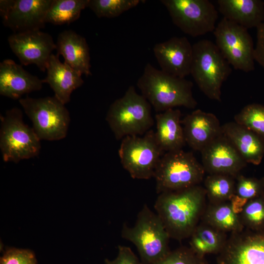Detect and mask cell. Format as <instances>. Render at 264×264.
Returning <instances> with one entry per match:
<instances>
[{"mask_svg":"<svg viewBox=\"0 0 264 264\" xmlns=\"http://www.w3.org/2000/svg\"><path fill=\"white\" fill-rule=\"evenodd\" d=\"M206 198L200 185L158 194L154 208L170 238L181 241L191 236L201 219Z\"/></svg>","mask_w":264,"mask_h":264,"instance_id":"obj_1","label":"cell"},{"mask_svg":"<svg viewBox=\"0 0 264 264\" xmlns=\"http://www.w3.org/2000/svg\"><path fill=\"white\" fill-rule=\"evenodd\" d=\"M137 86L157 113L176 107L194 109L197 105L191 81L166 73L149 63L138 79Z\"/></svg>","mask_w":264,"mask_h":264,"instance_id":"obj_2","label":"cell"},{"mask_svg":"<svg viewBox=\"0 0 264 264\" xmlns=\"http://www.w3.org/2000/svg\"><path fill=\"white\" fill-rule=\"evenodd\" d=\"M106 120L116 140L142 135L154 124L151 105L133 86L110 105Z\"/></svg>","mask_w":264,"mask_h":264,"instance_id":"obj_3","label":"cell"},{"mask_svg":"<svg viewBox=\"0 0 264 264\" xmlns=\"http://www.w3.org/2000/svg\"><path fill=\"white\" fill-rule=\"evenodd\" d=\"M121 237L137 248L142 264H154L170 251V237L160 219L145 204L133 227L123 224Z\"/></svg>","mask_w":264,"mask_h":264,"instance_id":"obj_4","label":"cell"},{"mask_svg":"<svg viewBox=\"0 0 264 264\" xmlns=\"http://www.w3.org/2000/svg\"><path fill=\"white\" fill-rule=\"evenodd\" d=\"M231 72L230 65L212 41L201 40L193 45L190 74L210 99L221 101L222 84Z\"/></svg>","mask_w":264,"mask_h":264,"instance_id":"obj_5","label":"cell"},{"mask_svg":"<svg viewBox=\"0 0 264 264\" xmlns=\"http://www.w3.org/2000/svg\"><path fill=\"white\" fill-rule=\"evenodd\" d=\"M205 171L192 152L183 149L165 153L160 159L154 178L159 194L199 185Z\"/></svg>","mask_w":264,"mask_h":264,"instance_id":"obj_6","label":"cell"},{"mask_svg":"<svg viewBox=\"0 0 264 264\" xmlns=\"http://www.w3.org/2000/svg\"><path fill=\"white\" fill-rule=\"evenodd\" d=\"M22 117V111L16 107L0 116V149L5 162L18 163L39 154L41 140Z\"/></svg>","mask_w":264,"mask_h":264,"instance_id":"obj_7","label":"cell"},{"mask_svg":"<svg viewBox=\"0 0 264 264\" xmlns=\"http://www.w3.org/2000/svg\"><path fill=\"white\" fill-rule=\"evenodd\" d=\"M19 102L41 140H58L66 137L70 120L69 113L56 97L27 96Z\"/></svg>","mask_w":264,"mask_h":264,"instance_id":"obj_8","label":"cell"},{"mask_svg":"<svg viewBox=\"0 0 264 264\" xmlns=\"http://www.w3.org/2000/svg\"><path fill=\"white\" fill-rule=\"evenodd\" d=\"M118 155L123 167L134 179L154 177L160 158L165 153L158 145L154 132L141 136H127L121 140Z\"/></svg>","mask_w":264,"mask_h":264,"instance_id":"obj_9","label":"cell"},{"mask_svg":"<svg viewBox=\"0 0 264 264\" xmlns=\"http://www.w3.org/2000/svg\"><path fill=\"white\" fill-rule=\"evenodd\" d=\"M213 33L216 45L234 68L245 72L254 70V47L247 29L223 18Z\"/></svg>","mask_w":264,"mask_h":264,"instance_id":"obj_10","label":"cell"},{"mask_svg":"<svg viewBox=\"0 0 264 264\" xmlns=\"http://www.w3.org/2000/svg\"><path fill=\"white\" fill-rule=\"evenodd\" d=\"M173 22L193 37L213 32L218 13L208 0H161Z\"/></svg>","mask_w":264,"mask_h":264,"instance_id":"obj_11","label":"cell"},{"mask_svg":"<svg viewBox=\"0 0 264 264\" xmlns=\"http://www.w3.org/2000/svg\"><path fill=\"white\" fill-rule=\"evenodd\" d=\"M216 264H264V228L231 233Z\"/></svg>","mask_w":264,"mask_h":264,"instance_id":"obj_12","label":"cell"},{"mask_svg":"<svg viewBox=\"0 0 264 264\" xmlns=\"http://www.w3.org/2000/svg\"><path fill=\"white\" fill-rule=\"evenodd\" d=\"M52 0H1L0 14L3 24L15 33L40 30Z\"/></svg>","mask_w":264,"mask_h":264,"instance_id":"obj_13","label":"cell"},{"mask_svg":"<svg viewBox=\"0 0 264 264\" xmlns=\"http://www.w3.org/2000/svg\"><path fill=\"white\" fill-rule=\"evenodd\" d=\"M9 46L22 65L34 64L42 71L56 44L52 37L40 30L16 32L8 38Z\"/></svg>","mask_w":264,"mask_h":264,"instance_id":"obj_14","label":"cell"},{"mask_svg":"<svg viewBox=\"0 0 264 264\" xmlns=\"http://www.w3.org/2000/svg\"><path fill=\"white\" fill-rule=\"evenodd\" d=\"M200 153L201 164L209 175L223 174L236 178L247 164L223 133Z\"/></svg>","mask_w":264,"mask_h":264,"instance_id":"obj_15","label":"cell"},{"mask_svg":"<svg viewBox=\"0 0 264 264\" xmlns=\"http://www.w3.org/2000/svg\"><path fill=\"white\" fill-rule=\"evenodd\" d=\"M154 56L164 72L184 78L190 74L193 59V45L185 37H173L155 44Z\"/></svg>","mask_w":264,"mask_h":264,"instance_id":"obj_16","label":"cell"},{"mask_svg":"<svg viewBox=\"0 0 264 264\" xmlns=\"http://www.w3.org/2000/svg\"><path fill=\"white\" fill-rule=\"evenodd\" d=\"M181 124L186 144L199 152L222 133L217 117L199 109L186 115Z\"/></svg>","mask_w":264,"mask_h":264,"instance_id":"obj_17","label":"cell"},{"mask_svg":"<svg viewBox=\"0 0 264 264\" xmlns=\"http://www.w3.org/2000/svg\"><path fill=\"white\" fill-rule=\"evenodd\" d=\"M42 80L33 75L11 59H5L0 64V94L12 99L39 90L43 87Z\"/></svg>","mask_w":264,"mask_h":264,"instance_id":"obj_18","label":"cell"},{"mask_svg":"<svg viewBox=\"0 0 264 264\" xmlns=\"http://www.w3.org/2000/svg\"><path fill=\"white\" fill-rule=\"evenodd\" d=\"M59 55L52 54L46 67V77L42 80L54 92V96L65 105L70 100L72 91L84 84L81 74L67 64L61 62Z\"/></svg>","mask_w":264,"mask_h":264,"instance_id":"obj_19","label":"cell"},{"mask_svg":"<svg viewBox=\"0 0 264 264\" xmlns=\"http://www.w3.org/2000/svg\"><path fill=\"white\" fill-rule=\"evenodd\" d=\"M56 49L64 62L86 76L91 75L89 49L86 39L72 30H64L57 38Z\"/></svg>","mask_w":264,"mask_h":264,"instance_id":"obj_20","label":"cell"},{"mask_svg":"<svg viewBox=\"0 0 264 264\" xmlns=\"http://www.w3.org/2000/svg\"><path fill=\"white\" fill-rule=\"evenodd\" d=\"M222 132L247 163H261L264 156V141L260 136L235 121L222 125Z\"/></svg>","mask_w":264,"mask_h":264,"instance_id":"obj_21","label":"cell"},{"mask_svg":"<svg viewBox=\"0 0 264 264\" xmlns=\"http://www.w3.org/2000/svg\"><path fill=\"white\" fill-rule=\"evenodd\" d=\"M181 116L177 109H170L155 115V139L165 153L182 149L186 144Z\"/></svg>","mask_w":264,"mask_h":264,"instance_id":"obj_22","label":"cell"},{"mask_svg":"<svg viewBox=\"0 0 264 264\" xmlns=\"http://www.w3.org/2000/svg\"><path fill=\"white\" fill-rule=\"evenodd\" d=\"M223 18L246 29L257 27L264 21V1L261 0H218Z\"/></svg>","mask_w":264,"mask_h":264,"instance_id":"obj_23","label":"cell"},{"mask_svg":"<svg viewBox=\"0 0 264 264\" xmlns=\"http://www.w3.org/2000/svg\"><path fill=\"white\" fill-rule=\"evenodd\" d=\"M202 222L225 233L240 232L244 229L239 214L231 201L209 203L201 217Z\"/></svg>","mask_w":264,"mask_h":264,"instance_id":"obj_24","label":"cell"},{"mask_svg":"<svg viewBox=\"0 0 264 264\" xmlns=\"http://www.w3.org/2000/svg\"><path fill=\"white\" fill-rule=\"evenodd\" d=\"M89 0H52L45 21L55 25L69 24L78 19Z\"/></svg>","mask_w":264,"mask_h":264,"instance_id":"obj_25","label":"cell"},{"mask_svg":"<svg viewBox=\"0 0 264 264\" xmlns=\"http://www.w3.org/2000/svg\"><path fill=\"white\" fill-rule=\"evenodd\" d=\"M204 188L209 203L229 201L235 194L236 178L223 174L209 175L204 179Z\"/></svg>","mask_w":264,"mask_h":264,"instance_id":"obj_26","label":"cell"},{"mask_svg":"<svg viewBox=\"0 0 264 264\" xmlns=\"http://www.w3.org/2000/svg\"><path fill=\"white\" fill-rule=\"evenodd\" d=\"M234 121L254 132L264 141V106L253 103L234 116Z\"/></svg>","mask_w":264,"mask_h":264,"instance_id":"obj_27","label":"cell"},{"mask_svg":"<svg viewBox=\"0 0 264 264\" xmlns=\"http://www.w3.org/2000/svg\"><path fill=\"white\" fill-rule=\"evenodd\" d=\"M140 0H89L88 7L98 18H113L138 5Z\"/></svg>","mask_w":264,"mask_h":264,"instance_id":"obj_28","label":"cell"},{"mask_svg":"<svg viewBox=\"0 0 264 264\" xmlns=\"http://www.w3.org/2000/svg\"><path fill=\"white\" fill-rule=\"evenodd\" d=\"M239 214L244 228L253 230L264 228V198L261 196L248 200Z\"/></svg>","mask_w":264,"mask_h":264,"instance_id":"obj_29","label":"cell"},{"mask_svg":"<svg viewBox=\"0 0 264 264\" xmlns=\"http://www.w3.org/2000/svg\"><path fill=\"white\" fill-rule=\"evenodd\" d=\"M193 233L197 234L206 245L208 254H219L224 247L228 239L226 233L202 221Z\"/></svg>","mask_w":264,"mask_h":264,"instance_id":"obj_30","label":"cell"},{"mask_svg":"<svg viewBox=\"0 0 264 264\" xmlns=\"http://www.w3.org/2000/svg\"><path fill=\"white\" fill-rule=\"evenodd\" d=\"M264 190V178L245 177L241 174L236 178L235 195L245 200L260 197Z\"/></svg>","mask_w":264,"mask_h":264,"instance_id":"obj_31","label":"cell"},{"mask_svg":"<svg viewBox=\"0 0 264 264\" xmlns=\"http://www.w3.org/2000/svg\"><path fill=\"white\" fill-rule=\"evenodd\" d=\"M154 264H207L205 257L196 253L190 247L181 246L170 251Z\"/></svg>","mask_w":264,"mask_h":264,"instance_id":"obj_32","label":"cell"},{"mask_svg":"<svg viewBox=\"0 0 264 264\" xmlns=\"http://www.w3.org/2000/svg\"><path fill=\"white\" fill-rule=\"evenodd\" d=\"M35 254L28 249L10 247L0 258V264H37Z\"/></svg>","mask_w":264,"mask_h":264,"instance_id":"obj_33","label":"cell"},{"mask_svg":"<svg viewBox=\"0 0 264 264\" xmlns=\"http://www.w3.org/2000/svg\"><path fill=\"white\" fill-rule=\"evenodd\" d=\"M105 264H142L131 249L124 245H118V254L113 260L106 259Z\"/></svg>","mask_w":264,"mask_h":264,"instance_id":"obj_34","label":"cell"},{"mask_svg":"<svg viewBox=\"0 0 264 264\" xmlns=\"http://www.w3.org/2000/svg\"><path fill=\"white\" fill-rule=\"evenodd\" d=\"M257 41L254 47L255 61L264 69V22L257 28Z\"/></svg>","mask_w":264,"mask_h":264,"instance_id":"obj_35","label":"cell"},{"mask_svg":"<svg viewBox=\"0 0 264 264\" xmlns=\"http://www.w3.org/2000/svg\"><path fill=\"white\" fill-rule=\"evenodd\" d=\"M262 196L264 198V191H263V194L262 195Z\"/></svg>","mask_w":264,"mask_h":264,"instance_id":"obj_36","label":"cell"}]
</instances>
